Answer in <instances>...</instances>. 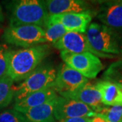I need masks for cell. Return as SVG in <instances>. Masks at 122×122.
<instances>
[{"mask_svg":"<svg viewBox=\"0 0 122 122\" xmlns=\"http://www.w3.org/2000/svg\"><path fill=\"white\" fill-rule=\"evenodd\" d=\"M58 96L56 92L52 87L46 88L43 90L34 92L21 100L15 101L14 109L20 112L23 110L40 106Z\"/></svg>","mask_w":122,"mask_h":122,"instance_id":"cell-14","label":"cell"},{"mask_svg":"<svg viewBox=\"0 0 122 122\" xmlns=\"http://www.w3.org/2000/svg\"><path fill=\"white\" fill-rule=\"evenodd\" d=\"M3 20H4V15H3V12H2V8L0 5V22H3Z\"/></svg>","mask_w":122,"mask_h":122,"instance_id":"cell-25","label":"cell"},{"mask_svg":"<svg viewBox=\"0 0 122 122\" xmlns=\"http://www.w3.org/2000/svg\"><path fill=\"white\" fill-rule=\"evenodd\" d=\"M95 86L100 92L103 105L122 107V89L119 86L107 80L100 81Z\"/></svg>","mask_w":122,"mask_h":122,"instance_id":"cell-15","label":"cell"},{"mask_svg":"<svg viewBox=\"0 0 122 122\" xmlns=\"http://www.w3.org/2000/svg\"><path fill=\"white\" fill-rule=\"evenodd\" d=\"M14 96V81L9 76L0 79V109L8 106Z\"/></svg>","mask_w":122,"mask_h":122,"instance_id":"cell-17","label":"cell"},{"mask_svg":"<svg viewBox=\"0 0 122 122\" xmlns=\"http://www.w3.org/2000/svg\"><path fill=\"white\" fill-rule=\"evenodd\" d=\"M58 97L40 106L20 112L30 122H55L56 119L54 113Z\"/></svg>","mask_w":122,"mask_h":122,"instance_id":"cell-16","label":"cell"},{"mask_svg":"<svg viewBox=\"0 0 122 122\" xmlns=\"http://www.w3.org/2000/svg\"><path fill=\"white\" fill-rule=\"evenodd\" d=\"M61 56L65 64L77 71L87 79H94L103 69L98 57L91 53H71L61 51Z\"/></svg>","mask_w":122,"mask_h":122,"instance_id":"cell-6","label":"cell"},{"mask_svg":"<svg viewBox=\"0 0 122 122\" xmlns=\"http://www.w3.org/2000/svg\"><path fill=\"white\" fill-rule=\"evenodd\" d=\"M9 50L0 45V79L8 76Z\"/></svg>","mask_w":122,"mask_h":122,"instance_id":"cell-22","label":"cell"},{"mask_svg":"<svg viewBox=\"0 0 122 122\" xmlns=\"http://www.w3.org/2000/svg\"><path fill=\"white\" fill-rule=\"evenodd\" d=\"M122 122V120H121V122Z\"/></svg>","mask_w":122,"mask_h":122,"instance_id":"cell-27","label":"cell"},{"mask_svg":"<svg viewBox=\"0 0 122 122\" xmlns=\"http://www.w3.org/2000/svg\"><path fill=\"white\" fill-rule=\"evenodd\" d=\"M92 19L90 11L50 15L48 23H59L65 27L67 32L86 33Z\"/></svg>","mask_w":122,"mask_h":122,"instance_id":"cell-9","label":"cell"},{"mask_svg":"<svg viewBox=\"0 0 122 122\" xmlns=\"http://www.w3.org/2000/svg\"><path fill=\"white\" fill-rule=\"evenodd\" d=\"M119 2L120 4H122V0H119Z\"/></svg>","mask_w":122,"mask_h":122,"instance_id":"cell-26","label":"cell"},{"mask_svg":"<svg viewBox=\"0 0 122 122\" xmlns=\"http://www.w3.org/2000/svg\"><path fill=\"white\" fill-rule=\"evenodd\" d=\"M54 48L61 51L71 53L89 52L97 57L103 58H113L115 56L98 52L92 47L86 34L75 32H68L58 41L54 44Z\"/></svg>","mask_w":122,"mask_h":122,"instance_id":"cell-7","label":"cell"},{"mask_svg":"<svg viewBox=\"0 0 122 122\" xmlns=\"http://www.w3.org/2000/svg\"><path fill=\"white\" fill-rule=\"evenodd\" d=\"M88 83V79L63 64L58 71L52 88L59 94L72 92Z\"/></svg>","mask_w":122,"mask_h":122,"instance_id":"cell-10","label":"cell"},{"mask_svg":"<svg viewBox=\"0 0 122 122\" xmlns=\"http://www.w3.org/2000/svg\"><path fill=\"white\" fill-rule=\"evenodd\" d=\"M62 97L79 101L89 106L96 113H98L104 105L101 100V96L95 85L87 83L72 92L59 94Z\"/></svg>","mask_w":122,"mask_h":122,"instance_id":"cell-11","label":"cell"},{"mask_svg":"<svg viewBox=\"0 0 122 122\" xmlns=\"http://www.w3.org/2000/svg\"><path fill=\"white\" fill-rule=\"evenodd\" d=\"M90 122H108L107 118L102 114L97 113L94 117L91 118Z\"/></svg>","mask_w":122,"mask_h":122,"instance_id":"cell-24","label":"cell"},{"mask_svg":"<svg viewBox=\"0 0 122 122\" xmlns=\"http://www.w3.org/2000/svg\"><path fill=\"white\" fill-rule=\"evenodd\" d=\"M86 35L92 47L97 52L113 56L122 54V34L117 31L104 25L92 22Z\"/></svg>","mask_w":122,"mask_h":122,"instance_id":"cell-3","label":"cell"},{"mask_svg":"<svg viewBox=\"0 0 122 122\" xmlns=\"http://www.w3.org/2000/svg\"><path fill=\"white\" fill-rule=\"evenodd\" d=\"M102 25L122 34V4L119 1L102 3L97 15Z\"/></svg>","mask_w":122,"mask_h":122,"instance_id":"cell-12","label":"cell"},{"mask_svg":"<svg viewBox=\"0 0 122 122\" xmlns=\"http://www.w3.org/2000/svg\"><path fill=\"white\" fill-rule=\"evenodd\" d=\"M13 3L11 8L10 26L35 25L46 28L49 14L44 1L20 0Z\"/></svg>","mask_w":122,"mask_h":122,"instance_id":"cell-2","label":"cell"},{"mask_svg":"<svg viewBox=\"0 0 122 122\" xmlns=\"http://www.w3.org/2000/svg\"><path fill=\"white\" fill-rule=\"evenodd\" d=\"M103 77L105 80L115 83L122 89V61L115 62L109 66Z\"/></svg>","mask_w":122,"mask_h":122,"instance_id":"cell-19","label":"cell"},{"mask_svg":"<svg viewBox=\"0 0 122 122\" xmlns=\"http://www.w3.org/2000/svg\"><path fill=\"white\" fill-rule=\"evenodd\" d=\"M3 39L8 44L25 48L46 42L45 29L35 25L9 26L4 30Z\"/></svg>","mask_w":122,"mask_h":122,"instance_id":"cell-5","label":"cell"},{"mask_svg":"<svg viewBox=\"0 0 122 122\" xmlns=\"http://www.w3.org/2000/svg\"><path fill=\"white\" fill-rule=\"evenodd\" d=\"M98 113L105 115L108 122H120L122 119V107L105 106Z\"/></svg>","mask_w":122,"mask_h":122,"instance_id":"cell-20","label":"cell"},{"mask_svg":"<svg viewBox=\"0 0 122 122\" xmlns=\"http://www.w3.org/2000/svg\"><path fill=\"white\" fill-rule=\"evenodd\" d=\"M67 33L65 27L59 23H48L45 30L46 41L56 44Z\"/></svg>","mask_w":122,"mask_h":122,"instance_id":"cell-18","label":"cell"},{"mask_svg":"<svg viewBox=\"0 0 122 122\" xmlns=\"http://www.w3.org/2000/svg\"><path fill=\"white\" fill-rule=\"evenodd\" d=\"M91 118L88 117H74L63 119L58 120L56 122H90Z\"/></svg>","mask_w":122,"mask_h":122,"instance_id":"cell-23","label":"cell"},{"mask_svg":"<svg viewBox=\"0 0 122 122\" xmlns=\"http://www.w3.org/2000/svg\"><path fill=\"white\" fill-rule=\"evenodd\" d=\"M57 71L50 65L39 66L18 86H14L15 101L25 98L36 92L52 87Z\"/></svg>","mask_w":122,"mask_h":122,"instance_id":"cell-4","label":"cell"},{"mask_svg":"<svg viewBox=\"0 0 122 122\" xmlns=\"http://www.w3.org/2000/svg\"><path fill=\"white\" fill-rule=\"evenodd\" d=\"M50 52L49 46L46 44L13 51L9 50L8 76L14 81L25 80L39 67Z\"/></svg>","mask_w":122,"mask_h":122,"instance_id":"cell-1","label":"cell"},{"mask_svg":"<svg viewBox=\"0 0 122 122\" xmlns=\"http://www.w3.org/2000/svg\"><path fill=\"white\" fill-rule=\"evenodd\" d=\"M0 122H30L20 112L8 109L0 113Z\"/></svg>","mask_w":122,"mask_h":122,"instance_id":"cell-21","label":"cell"},{"mask_svg":"<svg viewBox=\"0 0 122 122\" xmlns=\"http://www.w3.org/2000/svg\"><path fill=\"white\" fill-rule=\"evenodd\" d=\"M44 4L49 16L90 11L87 3L81 0H47Z\"/></svg>","mask_w":122,"mask_h":122,"instance_id":"cell-13","label":"cell"},{"mask_svg":"<svg viewBox=\"0 0 122 122\" xmlns=\"http://www.w3.org/2000/svg\"><path fill=\"white\" fill-rule=\"evenodd\" d=\"M97 113L89 106L77 100L58 96L54 109V117L56 121L74 117H95Z\"/></svg>","mask_w":122,"mask_h":122,"instance_id":"cell-8","label":"cell"}]
</instances>
